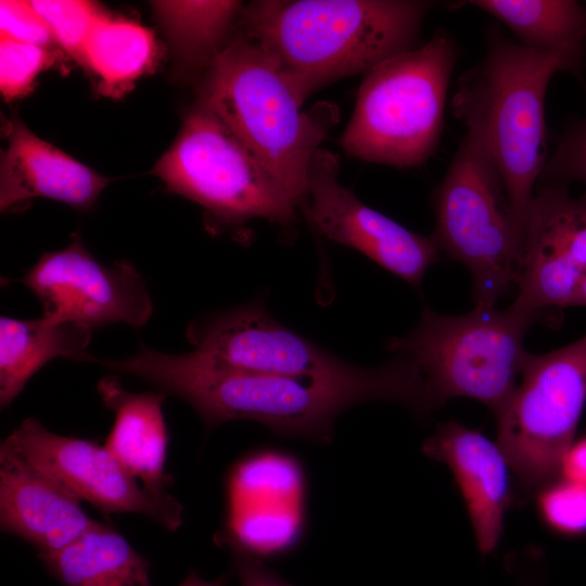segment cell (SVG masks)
<instances>
[{
  "instance_id": "1",
  "label": "cell",
  "mask_w": 586,
  "mask_h": 586,
  "mask_svg": "<svg viewBox=\"0 0 586 586\" xmlns=\"http://www.w3.org/2000/svg\"><path fill=\"white\" fill-rule=\"evenodd\" d=\"M106 368L186 400L209 429L245 419L281 435L328 443L336 416L359 403L394 400L428 413L423 378L403 356L378 368L343 361L317 373L278 375L219 368L194 351L168 354L142 345L129 357L107 360Z\"/></svg>"
},
{
  "instance_id": "2",
  "label": "cell",
  "mask_w": 586,
  "mask_h": 586,
  "mask_svg": "<svg viewBox=\"0 0 586 586\" xmlns=\"http://www.w3.org/2000/svg\"><path fill=\"white\" fill-rule=\"evenodd\" d=\"M434 5L415 0H260L243 7L244 35L275 63L301 104L416 47Z\"/></svg>"
},
{
  "instance_id": "3",
  "label": "cell",
  "mask_w": 586,
  "mask_h": 586,
  "mask_svg": "<svg viewBox=\"0 0 586 586\" xmlns=\"http://www.w3.org/2000/svg\"><path fill=\"white\" fill-rule=\"evenodd\" d=\"M585 55L586 38L556 49H535L493 26L486 34L483 59L458 80L453 113L496 165L523 233L548 160V84L557 72L577 73Z\"/></svg>"
},
{
  "instance_id": "4",
  "label": "cell",
  "mask_w": 586,
  "mask_h": 586,
  "mask_svg": "<svg viewBox=\"0 0 586 586\" xmlns=\"http://www.w3.org/2000/svg\"><path fill=\"white\" fill-rule=\"evenodd\" d=\"M198 101L227 125L302 211L309 163L339 122L336 105L319 102L304 110L275 63L244 34L229 41L205 72Z\"/></svg>"
},
{
  "instance_id": "5",
  "label": "cell",
  "mask_w": 586,
  "mask_h": 586,
  "mask_svg": "<svg viewBox=\"0 0 586 586\" xmlns=\"http://www.w3.org/2000/svg\"><path fill=\"white\" fill-rule=\"evenodd\" d=\"M457 48L438 31L419 48L400 53L366 74L343 150L356 158L415 167L435 151Z\"/></svg>"
},
{
  "instance_id": "6",
  "label": "cell",
  "mask_w": 586,
  "mask_h": 586,
  "mask_svg": "<svg viewBox=\"0 0 586 586\" xmlns=\"http://www.w3.org/2000/svg\"><path fill=\"white\" fill-rule=\"evenodd\" d=\"M534 322L510 306H474L458 316L424 307L413 331L390 340L388 349L419 369L429 411L469 397L496 415L517 386L528 353L523 340Z\"/></svg>"
},
{
  "instance_id": "7",
  "label": "cell",
  "mask_w": 586,
  "mask_h": 586,
  "mask_svg": "<svg viewBox=\"0 0 586 586\" xmlns=\"http://www.w3.org/2000/svg\"><path fill=\"white\" fill-rule=\"evenodd\" d=\"M434 211L440 251L469 269L475 306L495 307L517 284L523 228L496 165L468 131L435 190Z\"/></svg>"
},
{
  "instance_id": "8",
  "label": "cell",
  "mask_w": 586,
  "mask_h": 586,
  "mask_svg": "<svg viewBox=\"0 0 586 586\" xmlns=\"http://www.w3.org/2000/svg\"><path fill=\"white\" fill-rule=\"evenodd\" d=\"M153 174L171 192L200 204L225 226L263 218L289 228L300 212L242 141L199 101Z\"/></svg>"
},
{
  "instance_id": "9",
  "label": "cell",
  "mask_w": 586,
  "mask_h": 586,
  "mask_svg": "<svg viewBox=\"0 0 586 586\" xmlns=\"http://www.w3.org/2000/svg\"><path fill=\"white\" fill-rule=\"evenodd\" d=\"M521 381L495 415L518 492L535 496L560 477L586 402V335L546 354L527 353Z\"/></svg>"
},
{
  "instance_id": "10",
  "label": "cell",
  "mask_w": 586,
  "mask_h": 586,
  "mask_svg": "<svg viewBox=\"0 0 586 586\" xmlns=\"http://www.w3.org/2000/svg\"><path fill=\"white\" fill-rule=\"evenodd\" d=\"M79 500L104 514L139 513L169 532L182 524V506L168 493L155 495L136 480L104 445L64 436L35 418L25 419L1 443Z\"/></svg>"
},
{
  "instance_id": "11",
  "label": "cell",
  "mask_w": 586,
  "mask_h": 586,
  "mask_svg": "<svg viewBox=\"0 0 586 586\" xmlns=\"http://www.w3.org/2000/svg\"><path fill=\"white\" fill-rule=\"evenodd\" d=\"M20 282L36 295L43 317L55 321L140 328L153 311L137 268L127 260L99 263L77 235L63 250L43 253Z\"/></svg>"
},
{
  "instance_id": "12",
  "label": "cell",
  "mask_w": 586,
  "mask_h": 586,
  "mask_svg": "<svg viewBox=\"0 0 586 586\" xmlns=\"http://www.w3.org/2000/svg\"><path fill=\"white\" fill-rule=\"evenodd\" d=\"M339 171L337 154L322 149L314 153L302 209L311 228L418 286L438 258L434 237L418 234L362 203L340 183Z\"/></svg>"
},
{
  "instance_id": "13",
  "label": "cell",
  "mask_w": 586,
  "mask_h": 586,
  "mask_svg": "<svg viewBox=\"0 0 586 586\" xmlns=\"http://www.w3.org/2000/svg\"><path fill=\"white\" fill-rule=\"evenodd\" d=\"M586 271V193L542 183L528 206L518 294L510 307L536 321L546 310L573 306Z\"/></svg>"
},
{
  "instance_id": "14",
  "label": "cell",
  "mask_w": 586,
  "mask_h": 586,
  "mask_svg": "<svg viewBox=\"0 0 586 586\" xmlns=\"http://www.w3.org/2000/svg\"><path fill=\"white\" fill-rule=\"evenodd\" d=\"M187 337L209 364L245 373L301 375L343 362L279 323L259 302L195 319Z\"/></svg>"
},
{
  "instance_id": "15",
  "label": "cell",
  "mask_w": 586,
  "mask_h": 586,
  "mask_svg": "<svg viewBox=\"0 0 586 586\" xmlns=\"http://www.w3.org/2000/svg\"><path fill=\"white\" fill-rule=\"evenodd\" d=\"M303 474L292 458L260 453L233 469L228 518L220 542L257 558L289 550L303 521Z\"/></svg>"
},
{
  "instance_id": "16",
  "label": "cell",
  "mask_w": 586,
  "mask_h": 586,
  "mask_svg": "<svg viewBox=\"0 0 586 586\" xmlns=\"http://www.w3.org/2000/svg\"><path fill=\"white\" fill-rule=\"evenodd\" d=\"M422 450L449 467L464 499L479 549L484 555L492 552L501 537L505 513L513 497L511 468L499 444L479 430L447 421L424 442Z\"/></svg>"
},
{
  "instance_id": "17",
  "label": "cell",
  "mask_w": 586,
  "mask_h": 586,
  "mask_svg": "<svg viewBox=\"0 0 586 586\" xmlns=\"http://www.w3.org/2000/svg\"><path fill=\"white\" fill-rule=\"evenodd\" d=\"M98 521L52 477L0 447V527L30 544L38 556L54 552Z\"/></svg>"
},
{
  "instance_id": "18",
  "label": "cell",
  "mask_w": 586,
  "mask_h": 586,
  "mask_svg": "<svg viewBox=\"0 0 586 586\" xmlns=\"http://www.w3.org/2000/svg\"><path fill=\"white\" fill-rule=\"evenodd\" d=\"M5 135L8 146L0 168L1 211L34 198L87 209L111 181L37 137L16 116L8 120Z\"/></svg>"
},
{
  "instance_id": "19",
  "label": "cell",
  "mask_w": 586,
  "mask_h": 586,
  "mask_svg": "<svg viewBox=\"0 0 586 586\" xmlns=\"http://www.w3.org/2000/svg\"><path fill=\"white\" fill-rule=\"evenodd\" d=\"M98 393L115 420L104 446L148 491L166 494L168 433L163 415L166 393H131L114 375L99 380Z\"/></svg>"
},
{
  "instance_id": "20",
  "label": "cell",
  "mask_w": 586,
  "mask_h": 586,
  "mask_svg": "<svg viewBox=\"0 0 586 586\" xmlns=\"http://www.w3.org/2000/svg\"><path fill=\"white\" fill-rule=\"evenodd\" d=\"M91 329L76 323L37 319L0 318V406L8 407L29 379L56 357L91 361L87 348Z\"/></svg>"
},
{
  "instance_id": "21",
  "label": "cell",
  "mask_w": 586,
  "mask_h": 586,
  "mask_svg": "<svg viewBox=\"0 0 586 586\" xmlns=\"http://www.w3.org/2000/svg\"><path fill=\"white\" fill-rule=\"evenodd\" d=\"M38 557L63 586H152L150 562L100 522L67 546Z\"/></svg>"
},
{
  "instance_id": "22",
  "label": "cell",
  "mask_w": 586,
  "mask_h": 586,
  "mask_svg": "<svg viewBox=\"0 0 586 586\" xmlns=\"http://www.w3.org/2000/svg\"><path fill=\"white\" fill-rule=\"evenodd\" d=\"M153 34L138 23L103 14L86 38L78 61L99 77L107 94L126 89L152 64Z\"/></svg>"
},
{
  "instance_id": "23",
  "label": "cell",
  "mask_w": 586,
  "mask_h": 586,
  "mask_svg": "<svg viewBox=\"0 0 586 586\" xmlns=\"http://www.w3.org/2000/svg\"><path fill=\"white\" fill-rule=\"evenodd\" d=\"M152 4L178 52L206 71L229 43H225V38L243 11L239 1H154Z\"/></svg>"
},
{
  "instance_id": "24",
  "label": "cell",
  "mask_w": 586,
  "mask_h": 586,
  "mask_svg": "<svg viewBox=\"0 0 586 586\" xmlns=\"http://www.w3.org/2000/svg\"><path fill=\"white\" fill-rule=\"evenodd\" d=\"M472 5L502 22L520 43L556 49L586 38V7L571 0H474Z\"/></svg>"
},
{
  "instance_id": "25",
  "label": "cell",
  "mask_w": 586,
  "mask_h": 586,
  "mask_svg": "<svg viewBox=\"0 0 586 586\" xmlns=\"http://www.w3.org/2000/svg\"><path fill=\"white\" fill-rule=\"evenodd\" d=\"M534 497L547 528L563 537L586 536V483L560 476Z\"/></svg>"
},
{
  "instance_id": "26",
  "label": "cell",
  "mask_w": 586,
  "mask_h": 586,
  "mask_svg": "<svg viewBox=\"0 0 586 586\" xmlns=\"http://www.w3.org/2000/svg\"><path fill=\"white\" fill-rule=\"evenodd\" d=\"M47 23L53 40L67 53L79 59L82 44L103 13L88 1H30Z\"/></svg>"
},
{
  "instance_id": "27",
  "label": "cell",
  "mask_w": 586,
  "mask_h": 586,
  "mask_svg": "<svg viewBox=\"0 0 586 586\" xmlns=\"http://www.w3.org/2000/svg\"><path fill=\"white\" fill-rule=\"evenodd\" d=\"M47 48L1 38L0 89L7 100L24 95L49 64Z\"/></svg>"
},
{
  "instance_id": "28",
  "label": "cell",
  "mask_w": 586,
  "mask_h": 586,
  "mask_svg": "<svg viewBox=\"0 0 586 586\" xmlns=\"http://www.w3.org/2000/svg\"><path fill=\"white\" fill-rule=\"evenodd\" d=\"M542 183L565 186L569 181L586 184V118L571 127L547 160Z\"/></svg>"
},
{
  "instance_id": "29",
  "label": "cell",
  "mask_w": 586,
  "mask_h": 586,
  "mask_svg": "<svg viewBox=\"0 0 586 586\" xmlns=\"http://www.w3.org/2000/svg\"><path fill=\"white\" fill-rule=\"evenodd\" d=\"M1 38L47 48L53 40L51 31L30 1L0 2Z\"/></svg>"
},
{
  "instance_id": "30",
  "label": "cell",
  "mask_w": 586,
  "mask_h": 586,
  "mask_svg": "<svg viewBox=\"0 0 586 586\" xmlns=\"http://www.w3.org/2000/svg\"><path fill=\"white\" fill-rule=\"evenodd\" d=\"M232 568L241 586H293L262 563L259 558L239 548H229Z\"/></svg>"
},
{
  "instance_id": "31",
  "label": "cell",
  "mask_w": 586,
  "mask_h": 586,
  "mask_svg": "<svg viewBox=\"0 0 586 586\" xmlns=\"http://www.w3.org/2000/svg\"><path fill=\"white\" fill-rule=\"evenodd\" d=\"M560 476L586 483V434L574 441L566 451Z\"/></svg>"
},
{
  "instance_id": "32",
  "label": "cell",
  "mask_w": 586,
  "mask_h": 586,
  "mask_svg": "<svg viewBox=\"0 0 586 586\" xmlns=\"http://www.w3.org/2000/svg\"><path fill=\"white\" fill-rule=\"evenodd\" d=\"M225 577L215 581L201 578L195 572L191 571L179 586H224Z\"/></svg>"
},
{
  "instance_id": "33",
  "label": "cell",
  "mask_w": 586,
  "mask_h": 586,
  "mask_svg": "<svg viewBox=\"0 0 586 586\" xmlns=\"http://www.w3.org/2000/svg\"><path fill=\"white\" fill-rule=\"evenodd\" d=\"M573 306H586V271L583 275L577 286L573 301Z\"/></svg>"
}]
</instances>
